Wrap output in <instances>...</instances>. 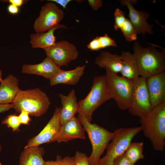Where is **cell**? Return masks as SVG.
Masks as SVG:
<instances>
[{"instance_id": "1", "label": "cell", "mask_w": 165, "mask_h": 165, "mask_svg": "<svg viewBox=\"0 0 165 165\" xmlns=\"http://www.w3.org/2000/svg\"><path fill=\"white\" fill-rule=\"evenodd\" d=\"M139 122L145 136L154 150L164 151L165 147V102L153 108L149 114L140 118Z\"/></svg>"}, {"instance_id": "2", "label": "cell", "mask_w": 165, "mask_h": 165, "mask_svg": "<svg viewBox=\"0 0 165 165\" xmlns=\"http://www.w3.org/2000/svg\"><path fill=\"white\" fill-rule=\"evenodd\" d=\"M140 76L145 79L165 72V51L154 46L144 47L138 42L133 46Z\"/></svg>"}, {"instance_id": "3", "label": "cell", "mask_w": 165, "mask_h": 165, "mask_svg": "<svg viewBox=\"0 0 165 165\" xmlns=\"http://www.w3.org/2000/svg\"><path fill=\"white\" fill-rule=\"evenodd\" d=\"M11 104L17 113L24 110L36 117L45 114L50 105L47 94L40 89H19Z\"/></svg>"}, {"instance_id": "4", "label": "cell", "mask_w": 165, "mask_h": 165, "mask_svg": "<svg viewBox=\"0 0 165 165\" xmlns=\"http://www.w3.org/2000/svg\"><path fill=\"white\" fill-rule=\"evenodd\" d=\"M112 99L105 75L95 77L89 94L78 102V113L85 116L91 123L94 112L102 104Z\"/></svg>"}, {"instance_id": "5", "label": "cell", "mask_w": 165, "mask_h": 165, "mask_svg": "<svg viewBox=\"0 0 165 165\" xmlns=\"http://www.w3.org/2000/svg\"><path fill=\"white\" fill-rule=\"evenodd\" d=\"M77 118L87 132L92 146V151L88 157L90 165H97L109 142L113 138L115 133L96 123H90L83 115L78 113Z\"/></svg>"}, {"instance_id": "6", "label": "cell", "mask_w": 165, "mask_h": 165, "mask_svg": "<svg viewBox=\"0 0 165 165\" xmlns=\"http://www.w3.org/2000/svg\"><path fill=\"white\" fill-rule=\"evenodd\" d=\"M141 131V126L115 130L114 136L106 148V155L99 159L97 165H113L115 160L124 153L133 138Z\"/></svg>"}, {"instance_id": "7", "label": "cell", "mask_w": 165, "mask_h": 165, "mask_svg": "<svg viewBox=\"0 0 165 165\" xmlns=\"http://www.w3.org/2000/svg\"><path fill=\"white\" fill-rule=\"evenodd\" d=\"M105 70V75L112 99L116 101L119 109L122 110L128 109L134 81Z\"/></svg>"}, {"instance_id": "8", "label": "cell", "mask_w": 165, "mask_h": 165, "mask_svg": "<svg viewBox=\"0 0 165 165\" xmlns=\"http://www.w3.org/2000/svg\"><path fill=\"white\" fill-rule=\"evenodd\" d=\"M146 79L140 76L134 81L128 109L131 115L140 118L150 113L153 109L150 101Z\"/></svg>"}, {"instance_id": "9", "label": "cell", "mask_w": 165, "mask_h": 165, "mask_svg": "<svg viewBox=\"0 0 165 165\" xmlns=\"http://www.w3.org/2000/svg\"><path fill=\"white\" fill-rule=\"evenodd\" d=\"M44 50L47 57L60 67L68 66L70 62L77 59L79 54L76 46L66 40L56 42Z\"/></svg>"}, {"instance_id": "10", "label": "cell", "mask_w": 165, "mask_h": 165, "mask_svg": "<svg viewBox=\"0 0 165 165\" xmlns=\"http://www.w3.org/2000/svg\"><path fill=\"white\" fill-rule=\"evenodd\" d=\"M63 10L55 3L49 2L42 6L33 25L35 32H46L60 24L63 19Z\"/></svg>"}, {"instance_id": "11", "label": "cell", "mask_w": 165, "mask_h": 165, "mask_svg": "<svg viewBox=\"0 0 165 165\" xmlns=\"http://www.w3.org/2000/svg\"><path fill=\"white\" fill-rule=\"evenodd\" d=\"M61 108H56L52 117L47 125L37 135L29 140L24 148L38 146L42 144L55 141L62 126L60 120Z\"/></svg>"}, {"instance_id": "12", "label": "cell", "mask_w": 165, "mask_h": 165, "mask_svg": "<svg viewBox=\"0 0 165 165\" xmlns=\"http://www.w3.org/2000/svg\"><path fill=\"white\" fill-rule=\"evenodd\" d=\"M137 0H121L120 2L122 6H127L129 10V19L135 29L137 35H145L146 33H153V25L147 22L149 14L145 11L136 10L133 5L136 3Z\"/></svg>"}, {"instance_id": "13", "label": "cell", "mask_w": 165, "mask_h": 165, "mask_svg": "<svg viewBox=\"0 0 165 165\" xmlns=\"http://www.w3.org/2000/svg\"><path fill=\"white\" fill-rule=\"evenodd\" d=\"M146 84L152 108L165 102V72L146 79Z\"/></svg>"}, {"instance_id": "14", "label": "cell", "mask_w": 165, "mask_h": 165, "mask_svg": "<svg viewBox=\"0 0 165 165\" xmlns=\"http://www.w3.org/2000/svg\"><path fill=\"white\" fill-rule=\"evenodd\" d=\"M60 67L47 57L38 64H24L21 72L24 73L40 75L50 80L62 70Z\"/></svg>"}, {"instance_id": "15", "label": "cell", "mask_w": 165, "mask_h": 165, "mask_svg": "<svg viewBox=\"0 0 165 165\" xmlns=\"http://www.w3.org/2000/svg\"><path fill=\"white\" fill-rule=\"evenodd\" d=\"M78 118L75 116L62 125L55 141L67 142L76 138H86L83 128Z\"/></svg>"}, {"instance_id": "16", "label": "cell", "mask_w": 165, "mask_h": 165, "mask_svg": "<svg viewBox=\"0 0 165 165\" xmlns=\"http://www.w3.org/2000/svg\"><path fill=\"white\" fill-rule=\"evenodd\" d=\"M59 28L66 29L67 27L64 24H60L46 31L31 34L30 36L31 47L44 49L53 45L56 42L54 32Z\"/></svg>"}, {"instance_id": "17", "label": "cell", "mask_w": 165, "mask_h": 165, "mask_svg": "<svg viewBox=\"0 0 165 165\" xmlns=\"http://www.w3.org/2000/svg\"><path fill=\"white\" fill-rule=\"evenodd\" d=\"M59 95L62 105L60 112V120L62 125L75 116V114L78 113V103L74 89H72L67 95L61 93Z\"/></svg>"}, {"instance_id": "18", "label": "cell", "mask_w": 165, "mask_h": 165, "mask_svg": "<svg viewBox=\"0 0 165 165\" xmlns=\"http://www.w3.org/2000/svg\"><path fill=\"white\" fill-rule=\"evenodd\" d=\"M0 82V105L11 103L20 89L19 80L10 74Z\"/></svg>"}, {"instance_id": "19", "label": "cell", "mask_w": 165, "mask_h": 165, "mask_svg": "<svg viewBox=\"0 0 165 165\" xmlns=\"http://www.w3.org/2000/svg\"><path fill=\"white\" fill-rule=\"evenodd\" d=\"M114 16V29H120L126 40L128 42L136 40V31L129 19L126 18L125 13L117 8L115 11Z\"/></svg>"}, {"instance_id": "20", "label": "cell", "mask_w": 165, "mask_h": 165, "mask_svg": "<svg viewBox=\"0 0 165 165\" xmlns=\"http://www.w3.org/2000/svg\"><path fill=\"white\" fill-rule=\"evenodd\" d=\"M94 63L101 68H104L116 74L120 72L123 64L120 55L105 51L99 54Z\"/></svg>"}, {"instance_id": "21", "label": "cell", "mask_w": 165, "mask_h": 165, "mask_svg": "<svg viewBox=\"0 0 165 165\" xmlns=\"http://www.w3.org/2000/svg\"><path fill=\"white\" fill-rule=\"evenodd\" d=\"M86 66H79L75 69L68 70H63L50 79L51 86L59 84L72 85H76L84 74Z\"/></svg>"}, {"instance_id": "22", "label": "cell", "mask_w": 165, "mask_h": 165, "mask_svg": "<svg viewBox=\"0 0 165 165\" xmlns=\"http://www.w3.org/2000/svg\"><path fill=\"white\" fill-rule=\"evenodd\" d=\"M120 56L123 63L120 72L122 76L131 80H136L140 76L135 56L129 51L123 52Z\"/></svg>"}, {"instance_id": "23", "label": "cell", "mask_w": 165, "mask_h": 165, "mask_svg": "<svg viewBox=\"0 0 165 165\" xmlns=\"http://www.w3.org/2000/svg\"><path fill=\"white\" fill-rule=\"evenodd\" d=\"M44 148L38 146L24 148L19 158L20 165H45Z\"/></svg>"}, {"instance_id": "24", "label": "cell", "mask_w": 165, "mask_h": 165, "mask_svg": "<svg viewBox=\"0 0 165 165\" xmlns=\"http://www.w3.org/2000/svg\"><path fill=\"white\" fill-rule=\"evenodd\" d=\"M144 144L142 142H131L124 154L127 159L134 165L138 160L145 158L143 154Z\"/></svg>"}, {"instance_id": "25", "label": "cell", "mask_w": 165, "mask_h": 165, "mask_svg": "<svg viewBox=\"0 0 165 165\" xmlns=\"http://www.w3.org/2000/svg\"><path fill=\"white\" fill-rule=\"evenodd\" d=\"M116 46L115 40L107 34L103 36H97L87 45V48L92 51H97L107 47Z\"/></svg>"}, {"instance_id": "26", "label": "cell", "mask_w": 165, "mask_h": 165, "mask_svg": "<svg viewBox=\"0 0 165 165\" xmlns=\"http://www.w3.org/2000/svg\"><path fill=\"white\" fill-rule=\"evenodd\" d=\"M2 124L11 128L13 131H18L21 124L19 116L15 114L7 116L2 121Z\"/></svg>"}, {"instance_id": "27", "label": "cell", "mask_w": 165, "mask_h": 165, "mask_svg": "<svg viewBox=\"0 0 165 165\" xmlns=\"http://www.w3.org/2000/svg\"><path fill=\"white\" fill-rule=\"evenodd\" d=\"M45 165H75L74 157L67 156L62 158L57 155L55 160L46 161Z\"/></svg>"}, {"instance_id": "28", "label": "cell", "mask_w": 165, "mask_h": 165, "mask_svg": "<svg viewBox=\"0 0 165 165\" xmlns=\"http://www.w3.org/2000/svg\"><path fill=\"white\" fill-rule=\"evenodd\" d=\"M74 157L75 165H90L86 154L77 151Z\"/></svg>"}, {"instance_id": "29", "label": "cell", "mask_w": 165, "mask_h": 165, "mask_svg": "<svg viewBox=\"0 0 165 165\" xmlns=\"http://www.w3.org/2000/svg\"><path fill=\"white\" fill-rule=\"evenodd\" d=\"M113 165H134L126 157L124 153L115 160Z\"/></svg>"}, {"instance_id": "30", "label": "cell", "mask_w": 165, "mask_h": 165, "mask_svg": "<svg viewBox=\"0 0 165 165\" xmlns=\"http://www.w3.org/2000/svg\"><path fill=\"white\" fill-rule=\"evenodd\" d=\"M29 113L24 110L20 112L19 117L21 124L24 125H29L31 119L29 117Z\"/></svg>"}, {"instance_id": "31", "label": "cell", "mask_w": 165, "mask_h": 165, "mask_svg": "<svg viewBox=\"0 0 165 165\" xmlns=\"http://www.w3.org/2000/svg\"><path fill=\"white\" fill-rule=\"evenodd\" d=\"M88 2L90 6L95 11L103 6L102 2L101 0H88Z\"/></svg>"}, {"instance_id": "32", "label": "cell", "mask_w": 165, "mask_h": 165, "mask_svg": "<svg viewBox=\"0 0 165 165\" xmlns=\"http://www.w3.org/2000/svg\"><path fill=\"white\" fill-rule=\"evenodd\" d=\"M1 2L10 3L18 7L21 6L25 2L28 1L24 0H1Z\"/></svg>"}, {"instance_id": "33", "label": "cell", "mask_w": 165, "mask_h": 165, "mask_svg": "<svg viewBox=\"0 0 165 165\" xmlns=\"http://www.w3.org/2000/svg\"><path fill=\"white\" fill-rule=\"evenodd\" d=\"M47 1L57 3L62 6L64 9H66L67 5L72 1L71 0H48Z\"/></svg>"}, {"instance_id": "34", "label": "cell", "mask_w": 165, "mask_h": 165, "mask_svg": "<svg viewBox=\"0 0 165 165\" xmlns=\"http://www.w3.org/2000/svg\"><path fill=\"white\" fill-rule=\"evenodd\" d=\"M7 10L10 14H17L18 13L19 9L18 7L10 4L8 6Z\"/></svg>"}, {"instance_id": "35", "label": "cell", "mask_w": 165, "mask_h": 165, "mask_svg": "<svg viewBox=\"0 0 165 165\" xmlns=\"http://www.w3.org/2000/svg\"><path fill=\"white\" fill-rule=\"evenodd\" d=\"M12 108L13 106L11 104L0 105V113L4 112Z\"/></svg>"}, {"instance_id": "36", "label": "cell", "mask_w": 165, "mask_h": 165, "mask_svg": "<svg viewBox=\"0 0 165 165\" xmlns=\"http://www.w3.org/2000/svg\"><path fill=\"white\" fill-rule=\"evenodd\" d=\"M2 72L0 70V82L2 79Z\"/></svg>"}, {"instance_id": "37", "label": "cell", "mask_w": 165, "mask_h": 165, "mask_svg": "<svg viewBox=\"0 0 165 165\" xmlns=\"http://www.w3.org/2000/svg\"><path fill=\"white\" fill-rule=\"evenodd\" d=\"M2 150V147L1 145H0V152Z\"/></svg>"}, {"instance_id": "38", "label": "cell", "mask_w": 165, "mask_h": 165, "mask_svg": "<svg viewBox=\"0 0 165 165\" xmlns=\"http://www.w3.org/2000/svg\"><path fill=\"white\" fill-rule=\"evenodd\" d=\"M1 13H0V16H1Z\"/></svg>"}]
</instances>
